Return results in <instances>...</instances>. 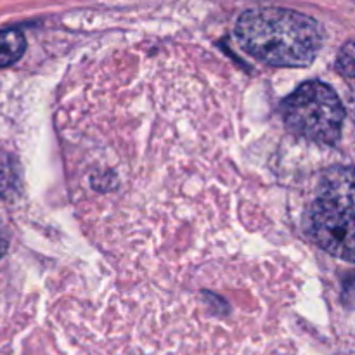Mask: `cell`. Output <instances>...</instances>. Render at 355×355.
<instances>
[{"instance_id": "cell-6", "label": "cell", "mask_w": 355, "mask_h": 355, "mask_svg": "<svg viewBox=\"0 0 355 355\" xmlns=\"http://www.w3.org/2000/svg\"><path fill=\"white\" fill-rule=\"evenodd\" d=\"M7 248H9V243H7L6 234H3L2 229H0V259H2V257L6 255Z\"/></svg>"}, {"instance_id": "cell-1", "label": "cell", "mask_w": 355, "mask_h": 355, "mask_svg": "<svg viewBox=\"0 0 355 355\" xmlns=\"http://www.w3.org/2000/svg\"><path fill=\"white\" fill-rule=\"evenodd\" d=\"M239 45L270 66H309L324 42L321 24L311 16L281 7L246 10L236 24Z\"/></svg>"}, {"instance_id": "cell-4", "label": "cell", "mask_w": 355, "mask_h": 355, "mask_svg": "<svg viewBox=\"0 0 355 355\" xmlns=\"http://www.w3.org/2000/svg\"><path fill=\"white\" fill-rule=\"evenodd\" d=\"M26 49L24 35L17 30L0 31V68L16 62Z\"/></svg>"}, {"instance_id": "cell-2", "label": "cell", "mask_w": 355, "mask_h": 355, "mask_svg": "<svg viewBox=\"0 0 355 355\" xmlns=\"http://www.w3.org/2000/svg\"><path fill=\"white\" fill-rule=\"evenodd\" d=\"M314 241L333 257L354 262L352 168H336L324 179L309 215Z\"/></svg>"}, {"instance_id": "cell-5", "label": "cell", "mask_w": 355, "mask_h": 355, "mask_svg": "<svg viewBox=\"0 0 355 355\" xmlns=\"http://www.w3.org/2000/svg\"><path fill=\"white\" fill-rule=\"evenodd\" d=\"M336 66H338V69L342 71V75H345L349 80L354 78L355 61H354V44H352V42H347L345 49L340 52L338 61H336Z\"/></svg>"}, {"instance_id": "cell-3", "label": "cell", "mask_w": 355, "mask_h": 355, "mask_svg": "<svg viewBox=\"0 0 355 355\" xmlns=\"http://www.w3.org/2000/svg\"><path fill=\"white\" fill-rule=\"evenodd\" d=\"M284 121L293 132L321 144H335L342 135L345 110L326 83L307 82L283 103Z\"/></svg>"}]
</instances>
